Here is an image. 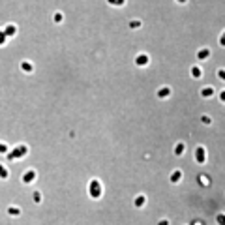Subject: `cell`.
<instances>
[{
    "instance_id": "obj_1",
    "label": "cell",
    "mask_w": 225,
    "mask_h": 225,
    "mask_svg": "<svg viewBox=\"0 0 225 225\" xmlns=\"http://www.w3.org/2000/svg\"><path fill=\"white\" fill-rule=\"evenodd\" d=\"M195 161H197V163H205V161H207V150H205V146H201V145L195 148Z\"/></svg>"
},
{
    "instance_id": "obj_2",
    "label": "cell",
    "mask_w": 225,
    "mask_h": 225,
    "mask_svg": "<svg viewBox=\"0 0 225 225\" xmlns=\"http://www.w3.org/2000/svg\"><path fill=\"white\" fill-rule=\"evenodd\" d=\"M171 94H173L171 86H161V88L158 90V98H160V100H167V98H171Z\"/></svg>"
},
{
    "instance_id": "obj_3",
    "label": "cell",
    "mask_w": 225,
    "mask_h": 225,
    "mask_svg": "<svg viewBox=\"0 0 225 225\" xmlns=\"http://www.w3.org/2000/svg\"><path fill=\"white\" fill-rule=\"evenodd\" d=\"M180 178H182V171H180V169H175V171L169 175V182H171V184H178Z\"/></svg>"
},
{
    "instance_id": "obj_4",
    "label": "cell",
    "mask_w": 225,
    "mask_h": 225,
    "mask_svg": "<svg viewBox=\"0 0 225 225\" xmlns=\"http://www.w3.org/2000/svg\"><path fill=\"white\" fill-rule=\"evenodd\" d=\"M208 56H210V49L203 47V49L197 51V58H199V60H205V58H208Z\"/></svg>"
},
{
    "instance_id": "obj_5",
    "label": "cell",
    "mask_w": 225,
    "mask_h": 225,
    "mask_svg": "<svg viewBox=\"0 0 225 225\" xmlns=\"http://www.w3.org/2000/svg\"><path fill=\"white\" fill-rule=\"evenodd\" d=\"M184 150H186V143H178V145L175 146V156L180 158V156L184 154Z\"/></svg>"
},
{
    "instance_id": "obj_6",
    "label": "cell",
    "mask_w": 225,
    "mask_h": 225,
    "mask_svg": "<svg viewBox=\"0 0 225 225\" xmlns=\"http://www.w3.org/2000/svg\"><path fill=\"white\" fill-rule=\"evenodd\" d=\"M192 77H193V79H201V77H203V69H201L199 66H193V68H192Z\"/></svg>"
},
{
    "instance_id": "obj_7",
    "label": "cell",
    "mask_w": 225,
    "mask_h": 225,
    "mask_svg": "<svg viewBox=\"0 0 225 225\" xmlns=\"http://www.w3.org/2000/svg\"><path fill=\"white\" fill-rule=\"evenodd\" d=\"M201 96H203V98H212V96H214V88H212V86L203 88V90H201Z\"/></svg>"
},
{
    "instance_id": "obj_8",
    "label": "cell",
    "mask_w": 225,
    "mask_h": 225,
    "mask_svg": "<svg viewBox=\"0 0 225 225\" xmlns=\"http://www.w3.org/2000/svg\"><path fill=\"white\" fill-rule=\"evenodd\" d=\"M201 122H203L205 126H210V124H212V118H210L208 115H201Z\"/></svg>"
},
{
    "instance_id": "obj_9",
    "label": "cell",
    "mask_w": 225,
    "mask_h": 225,
    "mask_svg": "<svg viewBox=\"0 0 225 225\" xmlns=\"http://www.w3.org/2000/svg\"><path fill=\"white\" fill-rule=\"evenodd\" d=\"M216 222H218V223H220V225H225V214H223V212L216 216Z\"/></svg>"
},
{
    "instance_id": "obj_10",
    "label": "cell",
    "mask_w": 225,
    "mask_h": 225,
    "mask_svg": "<svg viewBox=\"0 0 225 225\" xmlns=\"http://www.w3.org/2000/svg\"><path fill=\"white\" fill-rule=\"evenodd\" d=\"M109 4H113V6H124L126 4V0H107Z\"/></svg>"
},
{
    "instance_id": "obj_11",
    "label": "cell",
    "mask_w": 225,
    "mask_h": 225,
    "mask_svg": "<svg viewBox=\"0 0 225 225\" xmlns=\"http://www.w3.org/2000/svg\"><path fill=\"white\" fill-rule=\"evenodd\" d=\"M218 77H220V81H223L225 83V69L222 68V69H218Z\"/></svg>"
},
{
    "instance_id": "obj_12",
    "label": "cell",
    "mask_w": 225,
    "mask_h": 225,
    "mask_svg": "<svg viewBox=\"0 0 225 225\" xmlns=\"http://www.w3.org/2000/svg\"><path fill=\"white\" fill-rule=\"evenodd\" d=\"M62 19H64L62 13H54V23H62Z\"/></svg>"
},
{
    "instance_id": "obj_13",
    "label": "cell",
    "mask_w": 225,
    "mask_h": 225,
    "mask_svg": "<svg viewBox=\"0 0 225 225\" xmlns=\"http://www.w3.org/2000/svg\"><path fill=\"white\" fill-rule=\"evenodd\" d=\"M141 26V21H131L130 23V28H139Z\"/></svg>"
},
{
    "instance_id": "obj_14",
    "label": "cell",
    "mask_w": 225,
    "mask_h": 225,
    "mask_svg": "<svg viewBox=\"0 0 225 225\" xmlns=\"http://www.w3.org/2000/svg\"><path fill=\"white\" fill-rule=\"evenodd\" d=\"M220 45H223L225 47V32L222 34V38H220Z\"/></svg>"
},
{
    "instance_id": "obj_15",
    "label": "cell",
    "mask_w": 225,
    "mask_h": 225,
    "mask_svg": "<svg viewBox=\"0 0 225 225\" xmlns=\"http://www.w3.org/2000/svg\"><path fill=\"white\" fill-rule=\"evenodd\" d=\"M158 225H171V222H169V220H161Z\"/></svg>"
},
{
    "instance_id": "obj_16",
    "label": "cell",
    "mask_w": 225,
    "mask_h": 225,
    "mask_svg": "<svg viewBox=\"0 0 225 225\" xmlns=\"http://www.w3.org/2000/svg\"><path fill=\"white\" fill-rule=\"evenodd\" d=\"M220 100H222V101H223V103H225V90H223V92H222V94H220Z\"/></svg>"
},
{
    "instance_id": "obj_17",
    "label": "cell",
    "mask_w": 225,
    "mask_h": 225,
    "mask_svg": "<svg viewBox=\"0 0 225 225\" xmlns=\"http://www.w3.org/2000/svg\"><path fill=\"white\" fill-rule=\"evenodd\" d=\"M176 2H178V4H186L188 0H176Z\"/></svg>"
}]
</instances>
